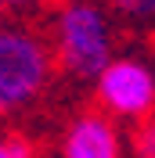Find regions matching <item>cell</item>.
I'll return each instance as SVG.
<instances>
[{
	"instance_id": "52a82bcc",
	"label": "cell",
	"mask_w": 155,
	"mask_h": 158,
	"mask_svg": "<svg viewBox=\"0 0 155 158\" xmlns=\"http://www.w3.org/2000/svg\"><path fill=\"white\" fill-rule=\"evenodd\" d=\"M0 158H33V148L18 137H7L0 140Z\"/></svg>"
},
{
	"instance_id": "5b68a950",
	"label": "cell",
	"mask_w": 155,
	"mask_h": 158,
	"mask_svg": "<svg viewBox=\"0 0 155 158\" xmlns=\"http://www.w3.org/2000/svg\"><path fill=\"white\" fill-rule=\"evenodd\" d=\"M134 158H155V118H144L134 129Z\"/></svg>"
},
{
	"instance_id": "7a4b0ae2",
	"label": "cell",
	"mask_w": 155,
	"mask_h": 158,
	"mask_svg": "<svg viewBox=\"0 0 155 158\" xmlns=\"http://www.w3.org/2000/svg\"><path fill=\"white\" fill-rule=\"evenodd\" d=\"M58 54L72 76L97 79L112 65L108 22L94 4H65L58 15Z\"/></svg>"
},
{
	"instance_id": "6da1fadb",
	"label": "cell",
	"mask_w": 155,
	"mask_h": 158,
	"mask_svg": "<svg viewBox=\"0 0 155 158\" xmlns=\"http://www.w3.org/2000/svg\"><path fill=\"white\" fill-rule=\"evenodd\" d=\"M51 79V50L25 29H0V115L25 108Z\"/></svg>"
},
{
	"instance_id": "3957f363",
	"label": "cell",
	"mask_w": 155,
	"mask_h": 158,
	"mask_svg": "<svg viewBox=\"0 0 155 158\" xmlns=\"http://www.w3.org/2000/svg\"><path fill=\"white\" fill-rule=\"evenodd\" d=\"M97 97L116 115L141 118L155 108V72L144 61L112 58V65L97 76Z\"/></svg>"
},
{
	"instance_id": "ba28073f",
	"label": "cell",
	"mask_w": 155,
	"mask_h": 158,
	"mask_svg": "<svg viewBox=\"0 0 155 158\" xmlns=\"http://www.w3.org/2000/svg\"><path fill=\"white\" fill-rule=\"evenodd\" d=\"M0 4H29V0H0Z\"/></svg>"
},
{
	"instance_id": "277c9868",
	"label": "cell",
	"mask_w": 155,
	"mask_h": 158,
	"mask_svg": "<svg viewBox=\"0 0 155 158\" xmlns=\"http://www.w3.org/2000/svg\"><path fill=\"white\" fill-rule=\"evenodd\" d=\"M61 158H119V133L105 115H79L65 133Z\"/></svg>"
},
{
	"instance_id": "8992f818",
	"label": "cell",
	"mask_w": 155,
	"mask_h": 158,
	"mask_svg": "<svg viewBox=\"0 0 155 158\" xmlns=\"http://www.w3.org/2000/svg\"><path fill=\"white\" fill-rule=\"evenodd\" d=\"M116 7L130 18H155V0H116Z\"/></svg>"
}]
</instances>
